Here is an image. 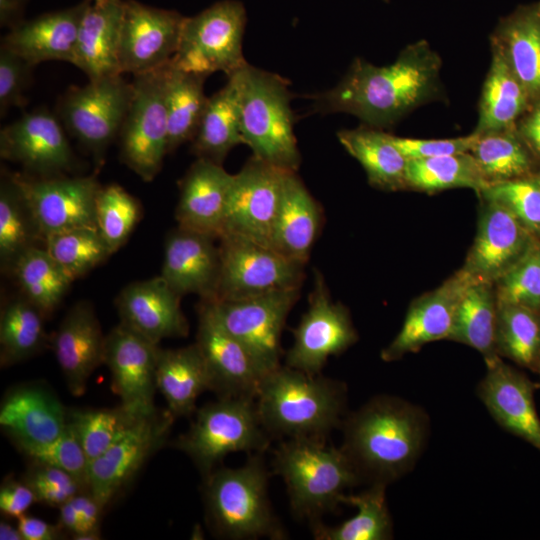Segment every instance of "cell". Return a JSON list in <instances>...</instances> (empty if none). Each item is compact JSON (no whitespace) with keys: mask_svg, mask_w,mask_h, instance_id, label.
<instances>
[{"mask_svg":"<svg viewBox=\"0 0 540 540\" xmlns=\"http://www.w3.org/2000/svg\"><path fill=\"white\" fill-rule=\"evenodd\" d=\"M441 59L424 40L402 50L387 66L356 59L332 89L311 96L322 113L343 112L384 128L439 93Z\"/></svg>","mask_w":540,"mask_h":540,"instance_id":"cell-1","label":"cell"},{"mask_svg":"<svg viewBox=\"0 0 540 540\" xmlns=\"http://www.w3.org/2000/svg\"><path fill=\"white\" fill-rule=\"evenodd\" d=\"M342 450L362 481L389 483L410 472L425 447L429 418L404 399L377 395L342 422Z\"/></svg>","mask_w":540,"mask_h":540,"instance_id":"cell-2","label":"cell"},{"mask_svg":"<svg viewBox=\"0 0 540 540\" xmlns=\"http://www.w3.org/2000/svg\"><path fill=\"white\" fill-rule=\"evenodd\" d=\"M260 420L272 437L325 439L341 426L344 383L287 365L264 378L256 397Z\"/></svg>","mask_w":540,"mask_h":540,"instance_id":"cell-3","label":"cell"},{"mask_svg":"<svg viewBox=\"0 0 540 540\" xmlns=\"http://www.w3.org/2000/svg\"><path fill=\"white\" fill-rule=\"evenodd\" d=\"M273 470L287 488L292 513L310 523L342 504L345 491L362 482L342 448L325 439L288 438L273 453Z\"/></svg>","mask_w":540,"mask_h":540,"instance_id":"cell-4","label":"cell"},{"mask_svg":"<svg viewBox=\"0 0 540 540\" xmlns=\"http://www.w3.org/2000/svg\"><path fill=\"white\" fill-rule=\"evenodd\" d=\"M269 472L262 452L238 468H219L203 479L207 517L221 537L285 539L268 496Z\"/></svg>","mask_w":540,"mask_h":540,"instance_id":"cell-5","label":"cell"},{"mask_svg":"<svg viewBox=\"0 0 540 540\" xmlns=\"http://www.w3.org/2000/svg\"><path fill=\"white\" fill-rule=\"evenodd\" d=\"M232 75L239 89L244 144L264 162L296 172L301 155L294 134L288 83L281 76L248 63Z\"/></svg>","mask_w":540,"mask_h":540,"instance_id":"cell-6","label":"cell"},{"mask_svg":"<svg viewBox=\"0 0 540 540\" xmlns=\"http://www.w3.org/2000/svg\"><path fill=\"white\" fill-rule=\"evenodd\" d=\"M270 440L255 398L218 397L196 410L194 422L176 439L175 447L193 461L205 479L227 454L263 453Z\"/></svg>","mask_w":540,"mask_h":540,"instance_id":"cell-7","label":"cell"},{"mask_svg":"<svg viewBox=\"0 0 540 540\" xmlns=\"http://www.w3.org/2000/svg\"><path fill=\"white\" fill-rule=\"evenodd\" d=\"M245 25L246 11L237 0H222L195 16L185 17L170 64L205 77L218 71L229 77L247 64L242 52Z\"/></svg>","mask_w":540,"mask_h":540,"instance_id":"cell-8","label":"cell"},{"mask_svg":"<svg viewBox=\"0 0 540 540\" xmlns=\"http://www.w3.org/2000/svg\"><path fill=\"white\" fill-rule=\"evenodd\" d=\"M133 94V84L123 75L89 80L71 86L58 104V118L65 130L103 164L107 149L118 139Z\"/></svg>","mask_w":540,"mask_h":540,"instance_id":"cell-9","label":"cell"},{"mask_svg":"<svg viewBox=\"0 0 540 540\" xmlns=\"http://www.w3.org/2000/svg\"><path fill=\"white\" fill-rule=\"evenodd\" d=\"M166 67L133 76V94L118 140L121 161L152 181L168 154Z\"/></svg>","mask_w":540,"mask_h":540,"instance_id":"cell-10","label":"cell"},{"mask_svg":"<svg viewBox=\"0 0 540 540\" xmlns=\"http://www.w3.org/2000/svg\"><path fill=\"white\" fill-rule=\"evenodd\" d=\"M220 275L216 301L239 300L301 288L304 265L273 248L234 233L219 238Z\"/></svg>","mask_w":540,"mask_h":540,"instance_id":"cell-11","label":"cell"},{"mask_svg":"<svg viewBox=\"0 0 540 540\" xmlns=\"http://www.w3.org/2000/svg\"><path fill=\"white\" fill-rule=\"evenodd\" d=\"M33 222L44 240L53 234L97 228L95 202L101 187L96 175L35 176L12 173Z\"/></svg>","mask_w":540,"mask_h":540,"instance_id":"cell-12","label":"cell"},{"mask_svg":"<svg viewBox=\"0 0 540 540\" xmlns=\"http://www.w3.org/2000/svg\"><path fill=\"white\" fill-rule=\"evenodd\" d=\"M292 334L286 365L309 375L321 374L330 356L343 353L358 339L348 310L333 302L325 279L317 270L307 311Z\"/></svg>","mask_w":540,"mask_h":540,"instance_id":"cell-13","label":"cell"},{"mask_svg":"<svg viewBox=\"0 0 540 540\" xmlns=\"http://www.w3.org/2000/svg\"><path fill=\"white\" fill-rule=\"evenodd\" d=\"M300 288L239 300H209L221 325L270 373L280 366L281 334Z\"/></svg>","mask_w":540,"mask_h":540,"instance_id":"cell-14","label":"cell"},{"mask_svg":"<svg viewBox=\"0 0 540 540\" xmlns=\"http://www.w3.org/2000/svg\"><path fill=\"white\" fill-rule=\"evenodd\" d=\"M287 172L252 156L234 174L223 233L238 234L270 247Z\"/></svg>","mask_w":540,"mask_h":540,"instance_id":"cell-15","label":"cell"},{"mask_svg":"<svg viewBox=\"0 0 540 540\" xmlns=\"http://www.w3.org/2000/svg\"><path fill=\"white\" fill-rule=\"evenodd\" d=\"M198 346L206 363L211 391L218 397H257L269 374L253 354L218 321L211 302L198 306Z\"/></svg>","mask_w":540,"mask_h":540,"instance_id":"cell-16","label":"cell"},{"mask_svg":"<svg viewBox=\"0 0 540 540\" xmlns=\"http://www.w3.org/2000/svg\"><path fill=\"white\" fill-rule=\"evenodd\" d=\"M184 20L176 11L125 0L119 49L121 73L137 76L170 64Z\"/></svg>","mask_w":540,"mask_h":540,"instance_id":"cell-17","label":"cell"},{"mask_svg":"<svg viewBox=\"0 0 540 540\" xmlns=\"http://www.w3.org/2000/svg\"><path fill=\"white\" fill-rule=\"evenodd\" d=\"M60 119L47 109H35L5 126L0 132V155L35 176H59L71 172L75 156Z\"/></svg>","mask_w":540,"mask_h":540,"instance_id":"cell-18","label":"cell"},{"mask_svg":"<svg viewBox=\"0 0 540 540\" xmlns=\"http://www.w3.org/2000/svg\"><path fill=\"white\" fill-rule=\"evenodd\" d=\"M174 419L169 410L141 418L89 464V492L103 509L164 444Z\"/></svg>","mask_w":540,"mask_h":540,"instance_id":"cell-19","label":"cell"},{"mask_svg":"<svg viewBox=\"0 0 540 540\" xmlns=\"http://www.w3.org/2000/svg\"><path fill=\"white\" fill-rule=\"evenodd\" d=\"M158 345L127 327L115 326L106 336L104 364L109 368L113 392L121 406L136 415L154 414Z\"/></svg>","mask_w":540,"mask_h":540,"instance_id":"cell-20","label":"cell"},{"mask_svg":"<svg viewBox=\"0 0 540 540\" xmlns=\"http://www.w3.org/2000/svg\"><path fill=\"white\" fill-rule=\"evenodd\" d=\"M482 199L477 231L462 269L495 283L528 251L536 237L501 204Z\"/></svg>","mask_w":540,"mask_h":540,"instance_id":"cell-21","label":"cell"},{"mask_svg":"<svg viewBox=\"0 0 540 540\" xmlns=\"http://www.w3.org/2000/svg\"><path fill=\"white\" fill-rule=\"evenodd\" d=\"M473 280L461 268L436 289L416 298L400 331L382 350V360L395 361L430 342L448 339L460 298Z\"/></svg>","mask_w":540,"mask_h":540,"instance_id":"cell-22","label":"cell"},{"mask_svg":"<svg viewBox=\"0 0 540 540\" xmlns=\"http://www.w3.org/2000/svg\"><path fill=\"white\" fill-rule=\"evenodd\" d=\"M486 366L477 389L486 409L503 429L540 450V418L534 403L536 386L500 356Z\"/></svg>","mask_w":540,"mask_h":540,"instance_id":"cell-23","label":"cell"},{"mask_svg":"<svg viewBox=\"0 0 540 540\" xmlns=\"http://www.w3.org/2000/svg\"><path fill=\"white\" fill-rule=\"evenodd\" d=\"M181 297L162 276L133 282L116 298L120 322L156 345L166 338L186 337L189 323Z\"/></svg>","mask_w":540,"mask_h":540,"instance_id":"cell-24","label":"cell"},{"mask_svg":"<svg viewBox=\"0 0 540 540\" xmlns=\"http://www.w3.org/2000/svg\"><path fill=\"white\" fill-rule=\"evenodd\" d=\"M106 336L91 303L74 304L62 319L51 343L69 392H86L93 372L104 364Z\"/></svg>","mask_w":540,"mask_h":540,"instance_id":"cell-25","label":"cell"},{"mask_svg":"<svg viewBox=\"0 0 540 540\" xmlns=\"http://www.w3.org/2000/svg\"><path fill=\"white\" fill-rule=\"evenodd\" d=\"M217 238L178 227L165 242L161 276L180 296L215 300L220 275Z\"/></svg>","mask_w":540,"mask_h":540,"instance_id":"cell-26","label":"cell"},{"mask_svg":"<svg viewBox=\"0 0 540 540\" xmlns=\"http://www.w3.org/2000/svg\"><path fill=\"white\" fill-rule=\"evenodd\" d=\"M234 174L197 158L180 182L175 217L178 227L219 238Z\"/></svg>","mask_w":540,"mask_h":540,"instance_id":"cell-27","label":"cell"},{"mask_svg":"<svg viewBox=\"0 0 540 540\" xmlns=\"http://www.w3.org/2000/svg\"><path fill=\"white\" fill-rule=\"evenodd\" d=\"M124 4V0H87L73 65L89 80L123 75L119 49Z\"/></svg>","mask_w":540,"mask_h":540,"instance_id":"cell-28","label":"cell"},{"mask_svg":"<svg viewBox=\"0 0 540 540\" xmlns=\"http://www.w3.org/2000/svg\"><path fill=\"white\" fill-rule=\"evenodd\" d=\"M68 411L43 384H25L8 391L0 405V426L14 443H44L67 427Z\"/></svg>","mask_w":540,"mask_h":540,"instance_id":"cell-29","label":"cell"},{"mask_svg":"<svg viewBox=\"0 0 540 540\" xmlns=\"http://www.w3.org/2000/svg\"><path fill=\"white\" fill-rule=\"evenodd\" d=\"M87 0L63 10L22 21L3 37L1 45L36 66L45 61L73 64L78 30Z\"/></svg>","mask_w":540,"mask_h":540,"instance_id":"cell-30","label":"cell"},{"mask_svg":"<svg viewBox=\"0 0 540 540\" xmlns=\"http://www.w3.org/2000/svg\"><path fill=\"white\" fill-rule=\"evenodd\" d=\"M322 225V210L296 172L285 175L270 247L305 265Z\"/></svg>","mask_w":540,"mask_h":540,"instance_id":"cell-31","label":"cell"},{"mask_svg":"<svg viewBox=\"0 0 540 540\" xmlns=\"http://www.w3.org/2000/svg\"><path fill=\"white\" fill-rule=\"evenodd\" d=\"M156 387L176 417L196 412V401L211 391V379L196 343L177 349H158Z\"/></svg>","mask_w":540,"mask_h":540,"instance_id":"cell-32","label":"cell"},{"mask_svg":"<svg viewBox=\"0 0 540 540\" xmlns=\"http://www.w3.org/2000/svg\"><path fill=\"white\" fill-rule=\"evenodd\" d=\"M492 45L503 54L526 89L530 100H540V15L536 8H520L501 20Z\"/></svg>","mask_w":540,"mask_h":540,"instance_id":"cell-33","label":"cell"},{"mask_svg":"<svg viewBox=\"0 0 540 540\" xmlns=\"http://www.w3.org/2000/svg\"><path fill=\"white\" fill-rule=\"evenodd\" d=\"M337 137L345 150L364 168L369 183L379 189H406L408 159L397 148L391 134L368 125L341 130Z\"/></svg>","mask_w":540,"mask_h":540,"instance_id":"cell-34","label":"cell"},{"mask_svg":"<svg viewBox=\"0 0 540 540\" xmlns=\"http://www.w3.org/2000/svg\"><path fill=\"white\" fill-rule=\"evenodd\" d=\"M197 158L222 165L228 153L244 144L241 134L239 89L234 75L208 98L199 128L191 141Z\"/></svg>","mask_w":540,"mask_h":540,"instance_id":"cell-35","label":"cell"},{"mask_svg":"<svg viewBox=\"0 0 540 540\" xmlns=\"http://www.w3.org/2000/svg\"><path fill=\"white\" fill-rule=\"evenodd\" d=\"M529 102L526 89L500 50L492 45V61L482 89L479 119L474 132L513 128Z\"/></svg>","mask_w":540,"mask_h":540,"instance_id":"cell-36","label":"cell"},{"mask_svg":"<svg viewBox=\"0 0 540 540\" xmlns=\"http://www.w3.org/2000/svg\"><path fill=\"white\" fill-rule=\"evenodd\" d=\"M497 310L494 284L473 280L460 298L448 340L474 348L486 364L490 363L499 357L495 345Z\"/></svg>","mask_w":540,"mask_h":540,"instance_id":"cell-37","label":"cell"},{"mask_svg":"<svg viewBox=\"0 0 540 540\" xmlns=\"http://www.w3.org/2000/svg\"><path fill=\"white\" fill-rule=\"evenodd\" d=\"M384 483H373L359 494L347 495L342 504L357 508V513L337 526H327L321 520L310 523L317 540H386L392 538V518L386 502Z\"/></svg>","mask_w":540,"mask_h":540,"instance_id":"cell-38","label":"cell"},{"mask_svg":"<svg viewBox=\"0 0 540 540\" xmlns=\"http://www.w3.org/2000/svg\"><path fill=\"white\" fill-rule=\"evenodd\" d=\"M206 78L167 65L168 153L195 137L209 98L204 92Z\"/></svg>","mask_w":540,"mask_h":540,"instance_id":"cell-39","label":"cell"},{"mask_svg":"<svg viewBox=\"0 0 540 540\" xmlns=\"http://www.w3.org/2000/svg\"><path fill=\"white\" fill-rule=\"evenodd\" d=\"M45 315L25 296L14 298L1 310L0 364L8 367L39 353L47 344Z\"/></svg>","mask_w":540,"mask_h":540,"instance_id":"cell-40","label":"cell"},{"mask_svg":"<svg viewBox=\"0 0 540 540\" xmlns=\"http://www.w3.org/2000/svg\"><path fill=\"white\" fill-rule=\"evenodd\" d=\"M529 150L513 127L479 133L470 153L476 160L488 187L531 176L532 159Z\"/></svg>","mask_w":540,"mask_h":540,"instance_id":"cell-41","label":"cell"},{"mask_svg":"<svg viewBox=\"0 0 540 540\" xmlns=\"http://www.w3.org/2000/svg\"><path fill=\"white\" fill-rule=\"evenodd\" d=\"M25 296L49 316L62 301L73 280L44 248L33 246L11 270Z\"/></svg>","mask_w":540,"mask_h":540,"instance_id":"cell-42","label":"cell"},{"mask_svg":"<svg viewBox=\"0 0 540 540\" xmlns=\"http://www.w3.org/2000/svg\"><path fill=\"white\" fill-rule=\"evenodd\" d=\"M406 189L436 192L452 188H471L480 194L487 183L470 152L408 159Z\"/></svg>","mask_w":540,"mask_h":540,"instance_id":"cell-43","label":"cell"},{"mask_svg":"<svg viewBox=\"0 0 540 540\" xmlns=\"http://www.w3.org/2000/svg\"><path fill=\"white\" fill-rule=\"evenodd\" d=\"M495 345L497 354L538 371L540 312L514 304H498Z\"/></svg>","mask_w":540,"mask_h":540,"instance_id":"cell-44","label":"cell"},{"mask_svg":"<svg viewBox=\"0 0 540 540\" xmlns=\"http://www.w3.org/2000/svg\"><path fill=\"white\" fill-rule=\"evenodd\" d=\"M42 240L22 194L10 172H2L0 185V261L12 270L17 259ZM43 241V240H42Z\"/></svg>","mask_w":540,"mask_h":540,"instance_id":"cell-45","label":"cell"},{"mask_svg":"<svg viewBox=\"0 0 540 540\" xmlns=\"http://www.w3.org/2000/svg\"><path fill=\"white\" fill-rule=\"evenodd\" d=\"M140 419L121 405L111 409L73 410L68 413V423L74 430L89 464Z\"/></svg>","mask_w":540,"mask_h":540,"instance_id":"cell-46","label":"cell"},{"mask_svg":"<svg viewBox=\"0 0 540 540\" xmlns=\"http://www.w3.org/2000/svg\"><path fill=\"white\" fill-rule=\"evenodd\" d=\"M44 247L74 281L112 253L97 228H76L48 236Z\"/></svg>","mask_w":540,"mask_h":540,"instance_id":"cell-47","label":"cell"},{"mask_svg":"<svg viewBox=\"0 0 540 540\" xmlns=\"http://www.w3.org/2000/svg\"><path fill=\"white\" fill-rule=\"evenodd\" d=\"M141 215L139 201L120 185L99 188L95 202L96 224L112 254L127 241Z\"/></svg>","mask_w":540,"mask_h":540,"instance_id":"cell-48","label":"cell"},{"mask_svg":"<svg viewBox=\"0 0 540 540\" xmlns=\"http://www.w3.org/2000/svg\"><path fill=\"white\" fill-rule=\"evenodd\" d=\"M35 463L60 468L89 491V461L70 424L55 439L44 443H15Z\"/></svg>","mask_w":540,"mask_h":540,"instance_id":"cell-49","label":"cell"},{"mask_svg":"<svg viewBox=\"0 0 540 540\" xmlns=\"http://www.w3.org/2000/svg\"><path fill=\"white\" fill-rule=\"evenodd\" d=\"M498 304H514L540 312V241L495 283Z\"/></svg>","mask_w":540,"mask_h":540,"instance_id":"cell-50","label":"cell"},{"mask_svg":"<svg viewBox=\"0 0 540 540\" xmlns=\"http://www.w3.org/2000/svg\"><path fill=\"white\" fill-rule=\"evenodd\" d=\"M510 211L535 237H540V181L535 175L490 185L479 194Z\"/></svg>","mask_w":540,"mask_h":540,"instance_id":"cell-51","label":"cell"},{"mask_svg":"<svg viewBox=\"0 0 540 540\" xmlns=\"http://www.w3.org/2000/svg\"><path fill=\"white\" fill-rule=\"evenodd\" d=\"M23 481L32 489L37 502L58 508L75 495L88 491L68 472L35 462L25 473Z\"/></svg>","mask_w":540,"mask_h":540,"instance_id":"cell-52","label":"cell"},{"mask_svg":"<svg viewBox=\"0 0 540 540\" xmlns=\"http://www.w3.org/2000/svg\"><path fill=\"white\" fill-rule=\"evenodd\" d=\"M35 66L15 52L0 47V115L4 117L11 108L27 104L25 92L32 81Z\"/></svg>","mask_w":540,"mask_h":540,"instance_id":"cell-53","label":"cell"},{"mask_svg":"<svg viewBox=\"0 0 540 540\" xmlns=\"http://www.w3.org/2000/svg\"><path fill=\"white\" fill-rule=\"evenodd\" d=\"M479 133L448 139H417L391 135L392 141L407 159H420L470 152Z\"/></svg>","mask_w":540,"mask_h":540,"instance_id":"cell-54","label":"cell"},{"mask_svg":"<svg viewBox=\"0 0 540 540\" xmlns=\"http://www.w3.org/2000/svg\"><path fill=\"white\" fill-rule=\"evenodd\" d=\"M36 501L32 489L22 480L14 478L5 479L0 487V510L8 516L19 518L26 514L27 510Z\"/></svg>","mask_w":540,"mask_h":540,"instance_id":"cell-55","label":"cell"},{"mask_svg":"<svg viewBox=\"0 0 540 540\" xmlns=\"http://www.w3.org/2000/svg\"><path fill=\"white\" fill-rule=\"evenodd\" d=\"M24 540H56L62 536V528L34 516L22 515L17 524Z\"/></svg>","mask_w":540,"mask_h":540,"instance_id":"cell-56","label":"cell"},{"mask_svg":"<svg viewBox=\"0 0 540 540\" xmlns=\"http://www.w3.org/2000/svg\"><path fill=\"white\" fill-rule=\"evenodd\" d=\"M517 132L528 148L540 157V100L523 119Z\"/></svg>","mask_w":540,"mask_h":540,"instance_id":"cell-57","label":"cell"},{"mask_svg":"<svg viewBox=\"0 0 540 540\" xmlns=\"http://www.w3.org/2000/svg\"><path fill=\"white\" fill-rule=\"evenodd\" d=\"M23 0H0V23L1 26H9L10 29L22 22L19 19L22 11Z\"/></svg>","mask_w":540,"mask_h":540,"instance_id":"cell-58","label":"cell"},{"mask_svg":"<svg viewBox=\"0 0 540 540\" xmlns=\"http://www.w3.org/2000/svg\"><path fill=\"white\" fill-rule=\"evenodd\" d=\"M0 539L1 540H24L17 527L7 521H0Z\"/></svg>","mask_w":540,"mask_h":540,"instance_id":"cell-59","label":"cell"},{"mask_svg":"<svg viewBox=\"0 0 540 540\" xmlns=\"http://www.w3.org/2000/svg\"><path fill=\"white\" fill-rule=\"evenodd\" d=\"M537 179L540 181V171L535 175Z\"/></svg>","mask_w":540,"mask_h":540,"instance_id":"cell-60","label":"cell"},{"mask_svg":"<svg viewBox=\"0 0 540 540\" xmlns=\"http://www.w3.org/2000/svg\"><path fill=\"white\" fill-rule=\"evenodd\" d=\"M537 9H538V13H539V15H540V3H539V5L537 6Z\"/></svg>","mask_w":540,"mask_h":540,"instance_id":"cell-61","label":"cell"},{"mask_svg":"<svg viewBox=\"0 0 540 540\" xmlns=\"http://www.w3.org/2000/svg\"><path fill=\"white\" fill-rule=\"evenodd\" d=\"M538 372L540 373V364H539ZM538 384H540V383H538Z\"/></svg>","mask_w":540,"mask_h":540,"instance_id":"cell-62","label":"cell"},{"mask_svg":"<svg viewBox=\"0 0 540 540\" xmlns=\"http://www.w3.org/2000/svg\"><path fill=\"white\" fill-rule=\"evenodd\" d=\"M537 387H539V388H540V384H538V385H537Z\"/></svg>","mask_w":540,"mask_h":540,"instance_id":"cell-63","label":"cell"},{"mask_svg":"<svg viewBox=\"0 0 540 540\" xmlns=\"http://www.w3.org/2000/svg\"><path fill=\"white\" fill-rule=\"evenodd\" d=\"M384 1H386V2H387L388 0H384Z\"/></svg>","mask_w":540,"mask_h":540,"instance_id":"cell-64","label":"cell"}]
</instances>
